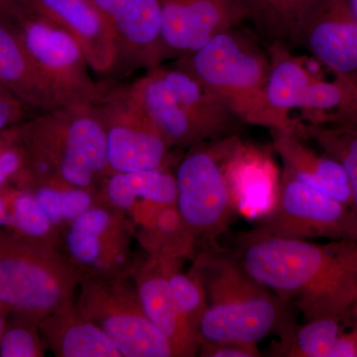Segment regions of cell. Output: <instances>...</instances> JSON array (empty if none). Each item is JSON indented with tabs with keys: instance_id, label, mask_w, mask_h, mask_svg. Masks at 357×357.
Segmentation results:
<instances>
[{
	"instance_id": "6da1fadb",
	"label": "cell",
	"mask_w": 357,
	"mask_h": 357,
	"mask_svg": "<svg viewBox=\"0 0 357 357\" xmlns=\"http://www.w3.org/2000/svg\"><path fill=\"white\" fill-rule=\"evenodd\" d=\"M236 257L255 280L295 307L305 321L344 319L357 302V241L237 237Z\"/></svg>"
},
{
	"instance_id": "7a4b0ae2",
	"label": "cell",
	"mask_w": 357,
	"mask_h": 357,
	"mask_svg": "<svg viewBox=\"0 0 357 357\" xmlns=\"http://www.w3.org/2000/svg\"><path fill=\"white\" fill-rule=\"evenodd\" d=\"M25 151V168L14 185L77 188L100 192L110 171L105 128L95 103L40 112L15 126Z\"/></svg>"
},
{
	"instance_id": "3957f363",
	"label": "cell",
	"mask_w": 357,
	"mask_h": 357,
	"mask_svg": "<svg viewBox=\"0 0 357 357\" xmlns=\"http://www.w3.org/2000/svg\"><path fill=\"white\" fill-rule=\"evenodd\" d=\"M191 270L203 281L208 299L199 326V344H258L270 335L287 337L295 328L292 307L255 280L236 253L220 246L202 248Z\"/></svg>"
},
{
	"instance_id": "277c9868",
	"label": "cell",
	"mask_w": 357,
	"mask_h": 357,
	"mask_svg": "<svg viewBox=\"0 0 357 357\" xmlns=\"http://www.w3.org/2000/svg\"><path fill=\"white\" fill-rule=\"evenodd\" d=\"M237 27L220 33L175 65L196 77L241 122L287 131L267 102L269 54Z\"/></svg>"
},
{
	"instance_id": "5b68a950",
	"label": "cell",
	"mask_w": 357,
	"mask_h": 357,
	"mask_svg": "<svg viewBox=\"0 0 357 357\" xmlns=\"http://www.w3.org/2000/svg\"><path fill=\"white\" fill-rule=\"evenodd\" d=\"M128 91L172 149L236 134L241 123L196 77L176 65L148 70Z\"/></svg>"
},
{
	"instance_id": "8992f818",
	"label": "cell",
	"mask_w": 357,
	"mask_h": 357,
	"mask_svg": "<svg viewBox=\"0 0 357 357\" xmlns=\"http://www.w3.org/2000/svg\"><path fill=\"white\" fill-rule=\"evenodd\" d=\"M83 274L57 248L0 229V306L40 323L75 302Z\"/></svg>"
},
{
	"instance_id": "52a82bcc",
	"label": "cell",
	"mask_w": 357,
	"mask_h": 357,
	"mask_svg": "<svg viewBox=\"0 0 357 357\" xmlns=\"http://www.w3.org/2000/svg\"><path fill=\"white\" fill-rule=\"evenodd\" d=\"M237 137L232 134L192 147L176 170V206L203 248H218V239L241 213L227 172V158Z\"/></svg>"
},
{
	"instance_id": "ba28073f",
	"label": "cell",
	"mask_w": 357,
	"mask_h": 357,
	"mask_svg": "<svg viewBox=\"0 0 357 357\" xmlns=\"http://www.w3.org/2000/svg\"><path fill=\"white\" fill-rule=\"evenodd\" d=\"M79 290L77 310L107 335L122 357H176L143 311L132 275H84Z\"/></svg>"
},
{
	"instance_id": "9c48e42d",
	"label": "cell",
	"mask_w": 357,
	"mask_h": 357,
	"mask_svg": "<svg viewBox=\"0 0 357 357\" xmlns=\"http://www.w3.org/2000/svg\"><path fill=\"white\" fill-rule=\"evenodd\" d=\"M64 105L95 103L105 89L89 75L81 45L65 28L18 0L4 16Z\"/></svg>"
},
{
	"instance_id": "30bf717a",
	"label": "cell",
	"mask_w": 357,
	"mask_h": 357,
	"mask_svg": "<svg viewBox=\"0 0 357 357\" xmlns=\"http://www.w3.org/2000/svg\"><path fill=\"white\" fill-rule=\"evenodd\" d=\"M255 218V236L357 241L356 210L283 172L271 208Z\"/></svg>"
},
{
	"instance_id": "8fae6325",
	"label": "cell",
	"mask_w": 357,
	"mask_h": 357,
	"mask_svg": "<svg viewBox=\"0 0 357 357\" xmlns=\"http://www.w3.org/2000/svg\"><path fill=\"white\" fill-rule=\"evenodd\" d=\"M134 225L123 211L100 201L65 229L67 258L84 275L131 276Z\"/></svg>"
},
{
	"instance_id": "7c38bea8",
	"label": "cell",
	"mask_w": 357,
	"mask_h": 357,
	"mask_svg": "<svg viewBox=\"0 0 357 357\" xmlns=\"http://www.w3.org/2000/svg\"><path fill=\"white\" fill-rule=\"evenodd\" d=\"M95 105L105 128L110 173L167 166L172 148L131 98L128 89L105 91Z\"/></svg>"
},
{
	"instance_id": "4fadbf2b",
	"label": "cell",
	"mask_w": 357,
	"mask_h": 357,
	"mask_svg": "<svg viewBox=\"0 0 357 357\" xmlns=\"http://www.w3.org/2000/svg\"><path fill=\"white\" fill-rule=\"evenodd\" d=\"M161 6L166 58L190 55L244 22L241 0H161Z\"/></svg>"
},
{
	"instance_id": "5bb4252c",
	"label": "cell",
	"mask_w": 357,
	"mask_h": 357,
	"mask_svg": "<svg viewBox=\"0 0 357 357\" xmlns=\"http://www.w3.org/2000/svg\"><path fill=\"white\" fill-rule=\"evenodd\" d=\"M91 2L112 26L119 49V63L151 70L167 59L162 42L161 0Z\"/></svg>"
},
{
	"instance_id": "9a60e30c",
	"label": "cell",
	"mask_w": 357,
	"mask_h": 357,
	"mask_svg": "<svg viewBox=\"0 0 357 357\" xmlns=\"http://www.w3.org/2000/svg\"><path fill=\"white\" fill-rule=\"evenodd\" d=\"M148 256L134 269L132 278L148 319L172 345L176 357L198 356V333L177 306L168 282L171 262Z\"/></svg>"
},
{
	"instance_id": "2e32d148",
	"label": "cell",
	"mask_w": 357,
	"mask_h": 357,
	"mask_svg": "<svg viewBox=\"0 0 357 357\" xmlns=\"http://www.w3.org/2000/svg\"><path fill=\"white\" fill-rule=\"evenodd\" d=\"M300 46L333 75L357 81V20L347 0H326L305 26Z\"/></svg>"
},
{
	"instance_id": "e0dca14e",
	"label": "cell",
	"mask_w": 357,
	"mask_h": 357,
	"mask_svg": "<svg viewBox=\"0 0 357 357\" xmlns=\"http://www.w3.org/2000/svg\"><path fill=\"white\" fill-rule=\"evenodd\" d=\"M33 10L65 28L81 45L93 72L107 74L119 63L116 40L109 21L91 0H24Z\"/></svg>"
},
{
	"instance_id": "ac0fdd59",
	"label": "cell",
	"mask_w": 357,
	"mask_h": 357,
	"mask_svg": "<svg viewBox=\"0 0 357 357\" xmlns=\"http://www.w3.org/2000/svg\"><path fill=\"white\" fill-rule=\"evenodd\" d=\"M175 174L167 166L139 172L110 173L100 187V201L123 211L138 229L150 227L160 211L177 202Z\"/></svg>"
},
{
	"instance_id": "d6986e66",
	"label": "cell",
	"mask_w": 357,
	"mask_h": 357,
	"mask_svg": "<svg viewBox=\"0 0 357 357\" xmlns=\"http://www.w3.org/2000/svg\"><path fill=\"white\" fill-rule=\"evenodd\" d=\"M0 86L26 107L40 112L66 107L4 17H0Z\"/></svg>"
},
{
	"instance_id": "ffe728a7",
	"label": "cell",
	"mask_w": 357,
	"mask_h": 357,
	"mask_svg": "<svg viewBox=\"0 0 357 357\" xmlns=\"http://www.w3.org/2000/svg\"><path fill=\"white\" fill-rule=\"evenodd\" d=\"M273 149L283 166L282 172L352 206L351 189L347 173L325 152L316 151L295 131H271Z\"/></svg>"
},
{
	"instance_id": "44dd1931",
	"label": "cell",
	"mask_w": 357,
	"mask_h": 357,
	"mask_svg": "<svg viewBox=\"0 0 357 357\" xmlns=\"http://www.w3.org/2000/svg\"><path fill=\"white\" fill-rule=\"evenodd\" d=\"M227 172L241 213L256 218L271 208L281 175L267 151L237 137L227 158Z\"/></svg>"
},
{
	"instance_id": "7402d4cb",
	"label": "cell",
	"mask_w": 357,
	"mask_h": 357,
	"mask_svg": "<svg viewBox=\"0 0 357 357\" xmlns=\"http://www.w3.org/2000/svg\"><path fill=\"white\" fill-rule=\"evenodd\" d=\"M270 69L266 84V98L270 109L287 131L298 132L300 122L290 116L298 109L310 84L321 79L324 68L316 59L305 60L294 56L286 45L270 44L268 49Z\"/></svg>"
},
{
	"instance_id": "603a6c76",
	"label": "cell",
	"mask_w": 357,
	"mask_h": 357,
	"mask_svg": "<svg viewBox=\"0 0 357 357\" xmlns=\"http://www.w3.org/2000/svg\"><path fill=\"white\" fill-rule=\"evenodd\" d=\"M45 344L59 357H122L107 335L77 310L75 302L42 319Z\"/></svg>"
},
{
	"instance_id": "cb8c5ba5",
	"label": "cell",
	"mask_w": 357,
	"mask_h": 357,
	"mask_svg": "<svg viewBox=\"0 0 357 357\" xmlns=\"http://www.w3.org/2000/svg\"><path fill=\"white\" fill-rule=\"evenodd\" d=\"M300 123L326 128H357V81L333 75L316 79L300 103Z\"/></svg>"
},
{
	"instance_id": "d4e9b609",
	"label": "cell",
	"mask_w": 357,
	"mask_h": 357,
	"mask_svg": "<svg viewBox=\"0 0 357 357\" xmlns=\"http://www.w3.org/2000/svg\"><path fill=\"white\" fill-rule=\"evenodd\" d=\"M326 0H241L244 21L271 43L300 45L303 30Z\"/></svg>"
},
{
	"instance_id": "484cf974",
	"label": "cell",
	"mask_w": 357,
	"mask_h": 357,
	"mask_svg": "<svg viewBox=\"0 0 357 357\" xmlns=\"http://www.w3.org/2000/svg\"><path fill=\"white\" fill-rule=\"evenodd\" d=\"M136 236L147 255L159 259L192 260L198 251L196 238L176 204L160 211L155 222Z\"/></svg>"
},
{
	"instance_id": "4316f807",
	"label": "cell",
	"mask_w": 357,
	"mask_h": 357,
	"mask_svg": "<svg viewBox=\"0 0 357 357\" xmlns=\"http://www.w3.org/2000/svg\"><path fill=\"white\" fill-rule=\"evenodd\" d=\"M10 204L11 234L31 243L57 248L60 230L45 213L34 195L29 190L15 185H6Z\"/></svg>"
},
{
	"instance_id": "83f0119b",
	"label": "cell",
	"mask_w": 357,
	"mask_h": 357,
	"mask_svg": "<svg viewBox=\"0 0 357 357\" xmlns=\"http://www.w3.org/2000/svg\"><path fill=\"white\" fill-rule=\"evenodd\" d=\"M342 319L324 318L296 325L287 337L273 347V356L287 357H328L338 335Z\"/></svg>"
},
{
	"instance_id": "f1b7e54d",
	"label": "cell",
	"mask_w": 357,
	"mask_h": 357,
	"mask_svg": "<svg viewBox=\"0 0 357 357\" xmlns=\"http://www.w3.org/2000/svg\"><path fill=\"white\" fill-rule=\"evenodd\" d=\"M27 190L60 231L100 202L96 192L77 188L36 185Z\"/></svg>"
},
{
	"instance_id": "f546056e",
	"label": "cell",
	"mask_w": 357,
	"mask_h": 357,
	"mask_svg": "<svg viewBox=\"0 0 357 357\" xmlns=\"http://www.w3.org/2000/svg\"><path fill=\"white\" fill-rule=\"evenodd\" d=\"M299 133L312 138L321 151L344 168L351 184L352 208L357 211V130L300 123Z\"/></svg>"
},
{
	"instance_id": "4dcf8cb0",
	"label": "cell",
	"mask_w": 357,
	"mask_h": 357,
	"mask_svg": "<svg viewBox=\"0 0 357 357\" xmlns=\"http://www.w3.org/2000/svg\"><path fill=\"white\" fill-rule=\"evenodd\" d=\"M184 261L171 262L168 269V282L174 299L190 325L199 335V326L208 309V299L203 281L190 270L181 271Z\"/></svg>"
},
{
	"instance_id": "1f68e13d",
	"label": "cell",
	"mask_w": 357,
	"mask_h": 357,
	"mask_svg": "<svg viewBox=\"0 0 357 357\" xmlns=\"http://www.w3.org/2000/svg\"><path fill=\"white\" fill-rule=\"evenodd\" d=\"M10 317L0 340V356H44L47 347L40 333L39 324L20 317Z\"/></svg>"
},
{
	"instance_id": "d6a6232c",
	"label": "cell",
	"mask_w": 357,
	"mask_h": 357,
	"mask_svg": "<svg viewBox=\"0 0 357 357\" xmlns=\"http://www.w3.org/2000/svg\"><path fill=\"white\" fill-rule=\"evenodd\" d=\"M198 354L203 357H257L261 356L257 344L244 342H225L199 344Z\"/></svg>"
},
{
	"instance_id": "836d02e7",
	"label": "cell",
	"mask_w": 357,
	"mask_h": 357,
	"mask_svg": "<svg viewBox=\"0 0 357 357\" xmlns=\"http://www.w3.org/2000/svg\"><path fill=\"white\" fill-rule=\"evenodd\" d=\"M27 107L6 89H0V132L23 121Z\"/></svg>"
},
{
	"instance_id": "e575fe53",
	"label": "cell",
	"mask_w": 357,
	"mask_h": 357,
	"mask_svg": "<svg viewBox=\"0 0 357 357\" xmlns=\"http://www.w3.org/2000/svg\"><path fill=\"white\" fill-rule=\"evenodd\" d=\"M328 357H357V330L338 335Z\"/></svg>"
},
{
	"instance_id": "d590c367",
	"label": "cell",
	"mask_w": 357,
	"mask_h": 357,
	"mask_svg": "<svg viewBox=\"0 0 357 357\" xmlns=\"http://www.w3.org/2000/svg\"><path fill=\"white\" fill-rule=\"evenodd\" d=\"M11 220L10 204L7 195L6 185L0 188V229L10 231Z\"/></svg>"
},
{
	"instance_id": "8d00e7d4",
	"label": "cell",
	"mask_w": 357,
	"mask_h": 357,
	"mask_svg": "<svg viewBox=\"0 0 357 357\" xmlns=\"http://www.w3.org/2000/svg\"><path fill=\"white\" fill-rule=\"evenodd\" d=\"M16 1L17 0H0V16H3L16 3Z\"/></svg>"
},
{
	"instance_id": "74e56055",
	"label": "cell",
	"mask_w": 357,
	"mask_h": 357,
	"mask_svg": "<svg viewBox=\"0 0 357 357\" xmlns=\"http://www.w3.org/2000/svg\"><path fill=\"white\" fill-rule=\"evenodd\" d=\"M9 316L6 309L0 306V340H1L2 333H3L4 326H6L7 317Z\"/></svg>"
},
{
	"instance_id": "f35d334b",
	"label": "cell",
	"mask_w": 357,
	"mask_h": 357,
	"mask_svg": "<svg viewBox=\"0 0 357 357\" xmlns=\"http://www.w3.org/2000/svg\"><path fill=\"white\" fill-rule=\"evenodd\" d=\"M347 1L349 9H351L352 14H354V17L357 20V0H347Z\"/></svg>"
},
{
	"instance_id": "ab89813d",
	"label": "cell",
	"mask_w": 357,
	"mask_h": 357,
	"mask_svg": "<svg viewBox=\"0 0 357 357\" xmlns=\"http://www.w3.org/2000/svg\"><path fill=\"white\" fill-rule=\"evenodd\" d=\"M354 314H356V330H357V302L356 304V306L354 307Z\"/></svg>"
},
{
	"instance_id": "60d3db41",
	"label": "cell",
	"mask_w": 357,
	"mask_h": 357,
	"mask_svg": "<svg viewBox=\"0 0 357 357\" xmlns=\"http://www.w3.org/2000/svg\"><path fill=\"white\" fill-rule=\"evenodd\" d=\"M0 89H6L3 88V86H0Z\"/></svg>"
},
{
	"instance_id": "b9f144b4",
	"label": "cell",
	"mask_w": 357,
	"mask_h": 357,
	"mask_svg": "<svg viewBox=\"0 0 357 357\" xmlns=\"http://www.w3.org/2000/svg\"><path fill=\"white\" fill-rule=\"evenodd\" d=\"M356 128V130H357V128Z\"/></svg>"
}]
</instances>
